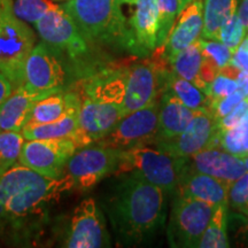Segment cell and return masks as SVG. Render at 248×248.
<instances>
[{
  "mask_svg": "<svg viewBox=\"0 0 248 248\" xmlns=\"http://www.w3.org/2000/svg\"><path fill=\"white\" fill-rule=\"evenodd\" d=\"M117 243L136 246L156 233L166 221V193L136 173H124L106 198Z\"/></svg>",
  "mask_w": 248,
  "mask_h": 248,
  "instance_id": "obj_1",
  "label": "cell"
},
{
  "mask_svg": "<svg viewBox=\"0 0 248 248\" xmlns=\"http://www.w3.org/2000/svg\"><path fill=\"white\" fill-rule=\"evenodd\" d=\"M73 190L66 175L49 178L16 163L0 176V232L17 230L36 217L64 192Z\"/></svg>",
  "mask_w": 248,
  "mask_h": 248,
  "instance_id": "obj_2",
  "label": "cell"
},
{
  "mask_svg": "<svg viewBox=\"0 0 248 248\" xmlns=\"http://www.w3.org/2000/svg\"><path fill=\"white\" fill-rule=\"evenodd\" d=\"M121 0H67L62 5L93 48L113 47L132 53L129 24Z\"/></svg>",
  "mask_w": 248,
  "mask_h": 248,
  "instance_id": "obj_3",
  "label": "cell"
},
{
  "mask_svg": "<svg viewBox=\"0 0 248 248\" xmlns=\"http://www.w3.org/2000/svg\"><path fill=\"white\" fill-rule=\"evenodd\" d=\"M33 26L42 42L63 62L70 78L82 80L97 73L99 63L91 54L92 46L62 6L54 4Z\"/></svg>",
  "mask_w": 248,
  "mask_h": 248,
  "instance_id": "obj_4",
  "label": "cell"
},
{
  "mask_svg": "<svg viewBox=\"0 0 248 248\" xmlns=\"http://www.w3.org/2000/svg\"><path fill=\"white\" fill-rule=\"evenodd\" d=\"M35 45V32L14 14L13 0H0V71L15 89L23 85L24 66Z\"/></svg>",
  "mask_w": 248,
  "mask_h": 248,
  "instance_id": "obj_5",
  "label": "cell"
},
{
  "mask_svg": "<svg viewBox=\"0 0 248 248\" xmlns=\"http://www.w3.org/2000/svg\"><path fill=\"white\" fill-rule=\"evenodd\" d=\"M183 157H175L157 147L137 146L120 150V160L114 176L136 173L162 188L166 194L177 191Z\"/></svg>",
  "mask_w": 248,
  "mask_h": 248,
  "instance_id": "obj_6",
  "label": "cell"
},
{
  "mask_svg": "<svg viewBox=\"0 0 248 248\" xmlns=\"http://www.w3.org/2000/svg\"><path fill=\"white\" fill-rule=\"evenodd\" d=\"M88 145L79 130L70 137L31 139L24 141L18 163L46 177L60 178L71 155Z\"/></svg>",
  "mask_w": 248,
  "mask_h": 248,
  "instance_id": "obj_7",
  "label": "cell"
},
{
  "mask_svg": "<svg viewBox=\"0 0 248 248\" xmlns=\"http://www.w3.org/2000/svg\"><path fill=\"white\" fill-rule=\"evenodd\" d=\"M216 207L203 201L177 195L170 212L167 237L170 247H199L203 232Z\"/></svg>",
  "mask_w": 248,
  "mask_h": 248,
  "instance_id": "obj_8",
  "label": "cell"
},
{
  "mask_svg": "<svg viewBox=\"0 0 248 248\" xmlns=\"http://www.w3.org/2000/svg\"><path fill=\"white\" fill-rule=\"evenodd\" d=\"M120 160V150L97 142L78 148L68 160L63 173L73 190L86 192L108 176L114 175Z\"/></svg>",
  "mask_w": 248,
  "mask_h": 248,
  "instance_id": "obj_9",
  "label": "cell"
},
{
  "mask_svg": "<svg viewBox=\"0 0 248 248\" xmlns=\"http://www.w3.org/2000/svg\"><path fill=\"white\" fill-rule=\"evenodd\" d=\"M159 111L160 99L150 106L126 114L108 135L95 142L121 151L155 145L159 130Z\"/></svg>",
  "mask_w": 248,
  "mask_h": 248,
  "instance_id": "obj_10",
  "label": "cell"
},
{
  "mask_svg": "<svg viewBox=\"0 0 248 248\" xmlns=\"http://www.w3.org/2000/svg\"><path fill=\"white\" fill-rule=\"evenodd\" d=\"M62 246L68 248L110 247L106 218L92 198L82 200L74 209Z\"/></svg>",
  "mask_w": 248,
  "mask_h": 248,
  "instance_id": "obj_11",
  "label": "cell"
},
{
  "mask_svg": "<svg viewBox=\"0 0 248 248\" xmlns=\"http://www.w3.org/2000/svg\"><path fill=\"white\" fill-rule=\"evenodd\" d=\"M69 78V73L58 55L45 43L36 44L26 61L23 85L51 95L64 91Z\"/></svg>",
  "mask_w": 248,
  "mask_h": 248,
  "instance_id": "obj_12",
  "label": "cell"
},
{
  "mask_svg": "<svg viewBox=\"0 0 248 248\" xmlns=\"http://www.w3.org/2000/svg\"><path fill=\"white\" fill-rule=\"evenodd\" d=\"M217 119L208 107L194 110V115L178 137L157 142L155 147L175 157H187L209 147H221Z\"/></svg>",
  "mask_w": 248,
  "mask_h": 248,
  "instance_id": "obj_13",
  "label": "cell"
},
{
  "mask_svg": "<svg viewBox=\"0 0 248 248\" xmlns=\"http://www.w3.org/2000/svg\"><path fill=\"white\" fill-rule=\"evenodd\" d=\"M163 67L164 62L142 61L124 68L122 108L125 115L159 100L160 73Z\"/></svg>",
  "mask_w": 248,
  "mask_h": 248,
  "instance_id": "obj_14",
  "label": "cell"
},
{
  "mask_svg": "<svg viewBox=\"0 0 248 248\" xmlns=\"http://www.w3.org/2000/svg\"><path fill=\"white\" fill-rule=\"evenodd\" d=\"M79 95L78 129L89 144L104 138L114 129L120 120L125 116L122 105L119 102L92 97L80 92Z\"/></svg>",
  "mask_w": 248,
  "mask_h": 248,
  "instance_id": "obj_15",
  "label": "cell"
},
{
  "mask_svg": "<svg viewBox=\"0 0 248 248\" xmlns=\"http://www.w3.org/2000/svg\"><path fill=\"white\" fill-rule=\"evenodd\" d=\"M193 171L214 176L230 185L247 170L240 156L222 147H209L191 156L183 157L181 173Z\"/></svg>",
  "mask_w": 248,
  "mask_h": 248,
  "instance_id": "obj_16",
  "label": "cell"
},
{
  "mask_svg": "<svg viewBox=\"0 0 248 248\" xmlns=\"http://www.w3.org/2000/svg\"><path fill=\"white\" fill-rule=\"evenodd\" d=\"M203 29V2L193 0L176 18L163 46L156 48L164 60H170L176 54L199 40Z\"/></svg>",
  "mask_w": 248,
  "mask_h": 248,
  "instance_id": "obj_17",
  "label": "cell"
},
{
  "mask_svg": "<svg viewBox=\"0 0 248 248\" xmlns=\"http://www.w3.org/2000/svg\"><path fill=\"white\" fill-rule=\"evenodd\" d=\"M135 11L129 20L132 53L146 57L157 47L160 18L156 0H136Z\"/></svg>",
  "mask_w": 248,
  "mask_h": 248,
  "instance_id": "obj_18",
  "label": "cell"
},
{
  "mask_svg": "<svg viewBox=\"0 0 248 248\" xmlns=\"http://www.w3.org/2000/svg\"><path fill=\"white\" fill-rule=\"evenodd\" d=\"M176 192L215 207L229 204V184L203 172H182Z\"/></svg>",
  "mask_w": 248,
  "mask_h": 248,
  "instance_id": "obj_19",
  "label": "cell"
},
{
  "mask_svg": "<svg viewBox=\"0 0 248 248\" xmlns=\"http://www.w3.org/2000/svg\"><path fill=\"white\" fill-rule=\"evenodd\" d=\"M194 115V110L185 106L169 90L163 89L160 98L157 142L169 141L184 131Z\"/></svg>",
  "mask_w": 248,
  "mask_h": 248,
  "instance_id": "obj_20",
  "label": "cell"
},
{
  "mask_svg": "<svg viewBox=\"0 0 248 248\" xmlns=\"http://www.w3.org/2000/svg\"><path fill=\"white\" fill-rule=\"evenodd\" d=\"M45 97L47 95L44 93L32 91L24 85L14 89L12 94L0 105V130L21 132L33 105Z\"/></svg>",
  "mask_w": 248,
  "mask_h": 248,
  "instance_id": "obj_21",
  "label": "cell"
},
{
  "mask_svg": "<svg viewBox=\"0 0 248 248\" xmlns=\"http://www.w3.org/2000/svg\"><path fill=\"white\" fill-rule=\"evenodd\" d=\"M80 100L68 108L58 120L44 124H26L21 133L26 140L70 137L78 132V108Z\"/></svg>",
  "mask_w": 248,
  "mask_h": 248,
  "instance_id": "obj_22",
  "label": "cell"
},
{
  "mask_svg": "<svg viewBox=\"0 0 248 248\" xmlns=\"http://www.w3.org/2000/svg\"><path fill=\"white\" fill-rule=\"evenodd\" d=\"M80 100L79 92L77 90H64L47 97L40 99L33 105L27 124H44L53 122L61 117L68 108Z\"/></svg>",
  "mask_w": 248,
  "mask_h": 248,
  "instance_id": "obj_23",
  "label": "cell"
},
{
  "mask_svg": "<svg viewBox=\"0 0 248 248\" xmlns=\"http://www.w3.org/2000/svg\"><path fill=\"white\" fill-rule=\"evenodd\" d=\"M238 0H203V29L201 38L217 40L226 21L235 14Z\"/></svg>",
  "mask_w": 248,
  "mask_h": 248,
  "instance_id": "obj_24",
  "label": "cell"
},
{
  "mask_svg": "<svg viewBox=\"0 0 248 248\" xmlns=\"http://www.w3.org/2000/svg\"><path fill=\"white\" fill-rule=\"evenodd\" d=\"M164 79H166L164 89L169 90L185 106L193 110L208 107L209 97L202 89L195 85L194 83L182 78V77L173 74L172 71L171 73L166 71L164 73Z\"/></svg>",
  "mask_w": 248,
  "mask_h": 248,
  "instance_id": "obj_25",
  "label": "cell"
},
{
  "mask_svg": "<svg viewBox=\"0 0 248 248\" xmlns=\"http://www.w3.org/2000/svg\"><path fill=\"white\" fill-rule=\"evenodd\" d=\"M204 61V57L201 51L199 42L183 49L170 60L171 71L182 78L190 80L192 83H197L199 73Z\"/></svg>",
  "mask_w": 248,
  "mask_h": 248,
  "instance_id": "obj_26",
  "label": "cell"
},
{
  "mask_svg": "<svg viewBox=\"0 0 248 248\" xmlns=\"http://www.w3.org/2000/svg\"><path fill=\"white\" fill-rule=\"evenodd\" d=\"M200 248H228V204L216 207L201 238Z\"/></svg>",
  "mask_w": 248,
  "mask_h": 248,
  "instance_id": "obj_27",
  "label": "cell"
},
{
  "mask_svg": "<svg viewBox=\"0 0 248 248\" xmlns=\"http://www.w3.org/2000/svg\"><path fill=\"white\" fill-rule=\"evenodd\" d=\"M24 141L21 132L0 130V176L18 162Z\"/></svg>",
  "mask_w": 248,
  "mask_h": 248,
  "instance_id": "obj_28",
  "label": "cell"
},
{
  "mask_svg": "<svg viewBox=\"0 0 248 248\" xmlns=\"http://www.w3.org/2000/svg\"><path fill=\"white\" fill-rule=\"evenodd\" d=\"M54 6L52 0H15L14 14L26 23L35 24Z\"/></svg>",
  "mask_w": 248,
  "mask_h": 248,
  "instance_id": "obj_29",
  "label": "cell"
},
{
  "mask_svg": "<svg viewBox=\"0 0 248 248\" xmlns=\"http://www.w3.org/2000/svg\"><path fill=\"white\" fill-rule=\"evenodd\" d=\"M159 8L160 28L157 35V47L163 46L176 18L182 12L181 0H156ZM156 47V48H157Z\"/></svg>",
  "mask_w": 248,
  "mask_h": 248,
  "instance_id": "obj_30",
  "label": "cell"
},
{
  "mask_svg": "<svg viewBox=\"0 0 248 248\" xmlns=\"http://www.w3.org/2000/svg\"><path fill=\"white\" fill-rule=\"evenodd\" d=\"M199 45L206 60L212 62L219 70L230 63L233 52L219 40L199 38Z\"/></svg>",
  "mask_w": 248,
  "mask_h": 248,
  "instance_id": "obj_31",
  "label": "cell"
},
{
  "mask_svg": "<svg viewBox=\"0 0 248 248\" xmlns=\"http://www.w3.org/2000/svg\"><path fill=\"white\" fill-rule=\"evenodd\" d=\"M245 29L243 22H241L240 17L238 16V14H234L231 18H229L226 22L223 24L218 32V37L217 40L223 43V44L228 46L232 52H235V49L238 48V46L241 44V42L244 40Z\"/></svg>",
  "mask_w": 248,
  "mask_h": 248,
  "instance_id": "obj_32",
  "label": "cell"
},
{
  "mask_svg": "<svg viewBox=\"0 0 248 248\" xmlns=\"http://www.w3.org/2000/svg\"><path fill=\"white\" fill-rule=\"evenodd\" d=\"M229 204L239 212L248 206V171L229 185Z\"/></svg>",
  "mask_w": 248,
  "mask_h": 248,
  "instance_id": "obj_33",
  "label": "cell"
},
{
  "mask_svg": "<svg viewBox=\"0 0 248 248\" xmlns=\"http://www.w3.org/2000/svg\"><path fill=\"white\" fill-rule=\"evenodd\" d=\"M243 137L244 130L239 125L229 130H221L219 131V145L223 150L241 156V155L246 154L243 144Z\"/></svg>",
  "mask_w": 248,
  "mask_h": 248,
  "instance_id": "obj_34",
  "label": "cell"
},
{
  "mask_svg": "<svg viewBox=\"0 0 248 248\" xmlns=\"http://www.w3.org/2000/svg\"><path fill=\"white\" fill-rule=\"evenodd\" d=\"M238 89H239V85H238L237 80L218 73L215 78L212 80V83L209 84L208 91H207V95L209 97V104L231 94V93L237 91Z\"/></svg>",
  "mask_w": 248,
  "mask_h": 248,
  "instance_id": "obj_35",
  "label": "cell"
},
{
  "mask_svg": "<svg viewBox=\"0 0 248 248\" xmlns=\"http://www.w3.org/2000/svg\"><path fill=\"white\" fill-rule=\"evenodd\" d=\"M244 98H246L245 97L244 91L238 89L237 91L226 95V97H223L221 99H218V100L210 102L208 108L213 111L214 116H215L217 120L222 119V117L230 114L232 109H233Z\"/></svg>",
  "mask_w": 248,
  "mask_h": 248,
  "instance_id": "obj_36",
  "label": "cell"
},
{
  "mask_svg": "<svg viewBox=\"0 0 248 248\" xmlns=\"http://www.w3.org/2000/svg\"><path fill=\"white\" fill-rule=\"evenodd\" d=\"M248 110V99L244 98L239 104L235 106L230 114L222 117V119L217 120L218 123V128L221 130H229L237 126L240 123L246 111Z\"/></svg>",
  "mask_w": 248,
  "mask_h": 248,
  "instance_id": "obj_37",
  "label": "cell"
},
{
  "mask_svg": "<svg viewBox=\"0 0 248 248\" xmlns=\"http://www.w3.org/2000/svg\"><path fill=\"white\" fill-rule=\"evenodd\" d=\"M230 62L239 68L240 70L248 73V37H246L235 49Z\"/></svg>",
  "mask_w": 248,
  "mask_h": 248,
  "instance_id": "obj_38",
  "label": "cell"
},
{
  "mask_svg": "<svg viewBox=\"0 0 248 248\" xmlns=\"http://www.w3.org/2000/svg\"><path fill=\"white\" fill-rule=\"evenodd\" d=\"M14 85L2 71H0V105L7 99L14 91Z\"/></svg>",
  "mask_w": 248,
  "mask_h": 248,
  "instance_id": "obj_39",
  "label": "cell"
},
{
  "mask_svg": "<svg viewBox=\"0 0 248 248\" xmlns=\"http://www.w3.org/2000/svg\"><path fill=\"white\" fill-rule=\"evenodd\" d=\"M237 246L248 247V224L243 223L241 226H238V230L234 234Z\"/></svg>",
  "mask_w": 248,
  "mask_h": 248,
  "instance_id": "obj_40",
  "label": "cell"
},
{
  "mask_svg": "<svg viewBox=\"0 0 248 248\" xmlns=\"http://www.w3.org/2000/svg\"><path fill=\"white\" fill-rule=\"evenodd\" d=\"M238 16L240 17L245 29L248 30V0H240L239 8H238Z\"/></svg>",
  "mask_w": 248,
  "mask_h": 248,
  "instance_id": "obj_41",
  "label": "cell"
},
{
  "mask_svg": "<svg viewBox=\"0 0 248 248\" xmlns=\"http://www.w3.org/2000/svg\"><path fill=\"white\" fill-rule=\"evenodd\" d=\"M235 80H237L238 85H239V89L244 91L245 97L248 99V73L247 71L241 70Z\"/></svg>",
  "mask_w": 248,
  "mask_h": 248,
  "instance_id": "obj_42",
  "label": "cell"
},
{
  "mask_svg": "<svg viewBox=\"0 0 248 248\" xmlns=\"http://www.w3.org/2000/svg\"><path fill=\"white\" fill-rule=\"evenodd\" d=\"M238 125H239L240 128L244 130V131H248V110L246 111V114H245L244 117L241 119L240 123L238 124Z\"/></svg>",
  "mask_w": 248,
  "mask_h": 248,
  "instance_id": "obj_43",
  "label": "cell"
},
{
  "mask_svg": "<svg viewBox=\"0 0 248 248\" xmlns=\"http://www.w3.org/2000/svg\"><path fill=\"white\" fill-rule=\"evenodd\" d=\"M243 144L245 152L248 153V131H244V137H243Z\"/></svg>",
  "mask_w": 248,
  "mask_h": 248,
  "instance_id": "obj_44",
  "label": "cell"
},
{
  "mask_svg": "<svg viewBox=\"0 0 248 248\" xmlns=\"http://www.w3.org/2000/svg\"><path fill=\"white\" fill-rule=\"evenodd\" d=\"M241 160H243V162L245 164V168H246V170L248 171V153L241 155Z\"/></svg>",
  "mask_w": 248,
  "mask_h": 248,
  "instance_id": "obj_45",
  "label": "cell"
},
{
  "mask_svg": "<svg viewBox=\"0 0 248 248\" xmlns=\"http://www.w3.org/2000/svg\"><path fill=\"white\" fill-rule=\"evenodd\" d=\"M193 1V0H181V6H182V11L184 9L186 6H187L190 2Z\"/></svg>",
  "mask_w": 248,
  "mask_h": 248,
  "instance_id": "obj_46",
  "label": "cell"
},
{
  "mask_svg": "<svg viewBox=\"0 0 248 248\" xmlns=\"http://www.w3.org/2000/svg\"><path fill=\"white\" fill-rule=\"evenodd\" d=\"M135 1L136 0H121V2H122V4H130V5L135 4Z\"/></svg>",
  "mask_w": 248,
  "mask_h": 248,
  "instance_id": "obj_47",
  "label": "cell"
},
{
  "mask_svg": "<svg viewBox=\"0 0 248 248\" xmlns=\"http://www.w3.org/2000/svg\"><path fill=\"white\" fill-rule=\"evenodd\" d=\"M241 213H243L244 214V215L245 216H246L247 217V218H248V206L246 207V208H245L244 210H243V212H241Z\"/></svg>",
  "mask_w": 248,
  "mask_h": 248,
  "instance_id": "obj_48",
  "label": "cell"
},
{
  "mask_svg": "<svg viewBox=\"0 0 248 248\" xmlns=\"http://www.w3.org/2000/svg\"><path fill=\"white\" fill-rule=\"evenodd\" d=\"M52 1H57V2H61V1H67V0H52Z\"/></svg>",
  "mask_w": 248,
  "mask_h": 248,
  "instance_id": "obj_49",
  "label": "cell"
}]
</instances>
